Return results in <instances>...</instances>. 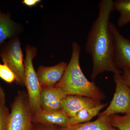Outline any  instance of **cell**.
<instances>
[{
    "mask_svg": "<svg viewBox=\"0 0 130 130\" xmlns=\"http://www.w3.org/2000/svg\"><path fill=\"white\" fill-rule=\"evenodd\" d=\"M114 10L113 1L102 0L97 18L93 22L87 38L85 50L91 56L93 70L91 78L94 80L100 74L109 72L123 73L113 61V42L109 28L111 13Z\"/></svg>",
    "mask_w": 130,
    "mask_h": 130,
    "instance_id": "cell-1",
    "label": "cell"
},
{
    "mask_svg": "<svg viewBox=\"0 0 130 130\" xmlns=\"http://www.w3.org/2000/svg\"><path fill=\"white\" fill-rule=\"evenodd\" d=\"M80 53V46L77 42H73L70 62L61 79L54 87L62 90L67 95L86 96L101 102L105 98V94L85 76L79 64Z\"/></svg>",
    "mask_w": 130,
    "mask_h": 130,
    "instance_id": "cell-2",
    "label": "cell"
},
{
    "mask_svg": "<svg viewBox=\"0 0 130 130\" xmlns=\"http://www.w3.org/2000/svg\"><path fill=\"white\" fill-rule=\"evenodd\" d=\"M37 53L36 48L30 45L27 46L26 48V58L24 61L25 86L27 89L28 101L32 115L41 110L40 104L41 87L33 65V60Z\"/></svg>",
    "mask_w": 130,
    "mask_h": 130,
    "instance_id": "cell-3",
    "label": "cell"
},
{
    "mask_svg": "<svg viewBox=\"0 0 130 130\" xmlns=\"http://www.w3.org/2000/svg\"><path fill=\"white\" fill-rule=\"evenodd\" d=\"M11 109L7 130H31L32 114L27 94L19 92Z\"/></svg>",
    "mask_w": 130,
    "mask_h": 130,
    "instance_id": "cell-4",
    "label": "cell"
},
{
    "mask_svg": "<svg viewBox=\"0 0 130 130\" xmlns=\"http://www.w3.org/2000/svg\"><path fill=\"white\" fill-rule=\"evenodd\" d=\"M0 58L14 73L17 83L25 86V67L20 42L14 37L3 46Z\"/></svg>",
    "mask_w": 130,
    "mask_h": 130,
    "instance_id": "cell-5",
    "label": "cell"
},
{
    "mask_svg": "<svg viewBox=\"0 0 130 130\" xmlns=\"http://www.w3.org/2000/svg\"><path fill=\"white\" fill-rule=\"evenodd\" d=\"M116 89L113 98L106 109L98 118L108 117L116 113L130 114V88L123 79L122 73L114 74Z\"/></svg>",
    "mask_w": 130,
    "mask_h": 130,
    "instance_id": "cell-6",
    "label": "cell"
},
{
    "mask_svg": "<svg viewBox=\"0 0 130 130\" xmlns=\"http://www.w3.org/2000/svg\"><path fill=\"white\" fill-rule=\"evenodd\" d=\"M109 28L113 42V61L119 70L130 71V40L121 35L115 25L110 22Z\"/></svg>",
    "mask_w": 130,
    "mask_h": 130,
    "instance_id": "cell-7",
    "label": "cell"
},
{
    "mask_svg": "<svg viewBox=\"0 0 130 130\" xmlns=\"http://www.w3.org/2000/svg\"><path fill=\"white\" fill-rule=\"evenodd\" d=\"M101 103L100 101L90 98L68 95L62 100L61 109L70 118L83 109L97 106Z\"/></svg>",
    "mask_w": 130,
    "mask_h": 130,
    "instance_id": "cell-8",
    "label": "cell"
},
{
    "mask_svg": "<svg viewBox=\"0 0 130 130\" xmlns=\"http://www.w3.org/2000/svg\"><path fill=\"white\" fill-rule=\"evenodd\" d=\"M67 95L62 90L55 87H41L40 98L41 110L47 111L61 110V102Z\"/></svg>",
    "mask_w": 130,
    "mask_h": 130,
    "instance_id": "cell-9",
    "label": "cell"
},
{
    "mask_svg": "<svg viewBox=\"0 0 130 130\" xmlns=\"http://www.w3.org/2000/svg\"><path fill=\"white\" fill-rule=\"evenodd\" d=\"M67 65L63 61L53 66H39L36 72L41 87H54L63 76Z\"/></svg>",
    "mask_w": 130,
    "mask_h": 130,
    "instance_id": "cell-10",
    "label": "cell"
},
{
    "mask_svg": "<svg viewBox=\"0 0 130 130\" xmlns=\"http://www.w3.org/2000/svg\"><path fill=\"white\" fill-rule=\"evenodd\" d=\"M70 118L62 110L47 111L41 110L32 115V122L44 125H57L61 127L67 126Z\"/></svg>",
    "mask_w": 130,
    "mask_h": 130,
    "instance_id": "cell-11",
    "label": "cell"
},
{
    "mask_svg": "<svg viewBox=\"0 0 130 130\" xmlns=\"http://www.w3.org/2000/svg\"><path fill=\"white\" fill-rule=\"evenodd\" d=\"M59 130H119L113 127L109 116L98 118L96 120L73 125L61 127Z\"/></svg>",
    "mask_w": 130,
    "mask_h": 130,
    "instance_id": "cell-12",
    "label": "cell"
},
{
    "mask_svg": "<svg viewBox=\"0 0 130 130\" xmlns=\"http://www.w3.org/2000/svg\"><path fill=\"white\" fill-rule=\"evenodd\" d=\"M17 30V25L10 16L0 10V47L7 39L14 38Z\"/></svg>",
    "mask_w": 130,
    "mask_h": 130,
    "instance_id": "cell-13",
    "label": "cell"
},
{
    "mask_svg": "<svg viewBox=\"0 0 130 130\" xmlns=\"http://www.w3.org/2000/svg\"><path fill=\"white\" fill-rule=\"evenodd\" d=\"M107 105V103H101L97 106L87 108L81 110L75 116L70 118L68 126L89 122L94 117L99 115L101 110Z\"/></svg>",
    "mask_w": 130,
    "mask_h": 130,
    "instance_id": "cell-14",
    "label": "cell"
},
{
    "mask_svg": "<svg viewBox=\"0 0 130 130\" xmlns=\"http://www.w3.org/2000/svg\"><path fill=\"white\" fill-rule=\"evenodd\" d=\"M113 8L119 12L118 25L120 28L130 23V0H116L113 1Z\"/></svg>",
    "mask_w": 130,
    "mask_h": 130,
    "instance_id": "cell-15",
    "label": "cell"
},
{
    "mask_svg": "<svg viewBox=\"0 0 130 130\" xmlns=\"http://www.w3.org/2000/svg\"><path fill=\"white\" fill-rule=\"evenodd\" d=\"M110 124L119 130H130V114L123 116L112 115L109 116Z\"/></svg>",
    "mask_w": 130,
    "mask_h": 130,
    "instance_id": "cell-16",
    "label": "cell"
},
{
    "mask_svg": "<svg viewBox=\"0 0 130 130\" xmlns=\"http://www.w3.org/2000/svg\"><path fill=\"white\" fill-rule=\"evenodd\" d=\"M0 78L8 84L16 81V76L14 73L6 63H0Z\"/></svg>",
    "mask_w": 130,
    "mask_h": 130,
    "instance_id": "cell-17",
    "label": "cell"
},
{
    "mask_svg": "<svg viewBox=\"0 0 130 130\" xmlns=\"http://www.w3.org/2000/svg\"><path fill=\"white\" fill-rule=\"evenodd\" d=\"M10 112L5 106L0 108V130H7Z\"/></svg>",
    "mask_w": 130,
    "mask_h": 130,
    "instance_id": "cell-18",
    "label": "cell"
},
{
    "mask_svg": "<svg viewBox=\"0 0 130 130\" xmlns=\"http://www.w3.org/2000/svg\"><path fill=\"white\" fill-rule=\"evenodd\" d=\"M6 94L4 90L0 85V108L6 106Z\"/></svg>",
    "mask_w": 130,
    "mask_h": 130,
    "instance_id": "cell-19",
    "label": "cell"
},
{
    "mask_svg": "<svg viewBox=\"0 0 130 130\" xmlns=\"http://www.w3.org/2000/svg\"><path fill=\"white\" fill-rule=\"evenodd\" d=\"M122 76L124 81L130 88V71L125 70L123 71Z\"/></svg>",
    "mask_w": 130,
    "mask_h": 130,
    "instance_id": "cell-20",
    "label": "cell"
},
{
    "mask_svg": "<svg viewBox=\"0 0 130 130\" xmlns=\"http://www.w3.org/2000/svg\"><path fill=\"white\" fill-rule=\"evenodd\" d=\"M34 130H59L57 129L54 125H44L41 124Z\"/></svg>",
    "mask_w": 130,
    "mask_h": 130,
    "instance_id": "cell-21",
    "label": "cell"
},
{
    "mask_svg": "<svg viewBox=\"0 0 130 130\" xmlns=\"http://www.w3.org/2000/svg\"><path fill=\"white\" fill-rule=\"evenodd\" d=\"M41 1L40 0H24L22 3L26 6L31 7L36 6Z\"/></svg>",
    "mask_w": 130,
    "mask_h": 130,
    "instance_id": "cell-22",
    "label": "cell"
}]
</instances>
